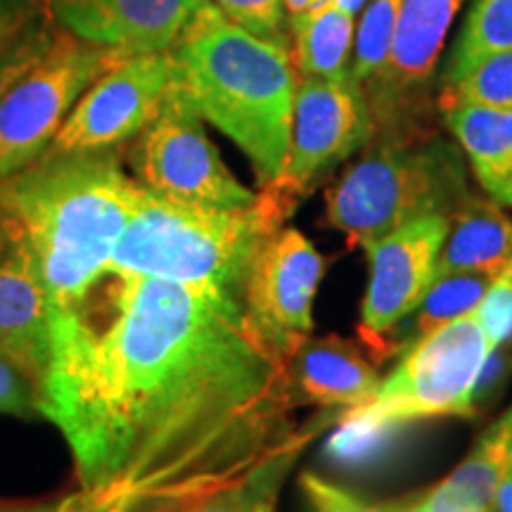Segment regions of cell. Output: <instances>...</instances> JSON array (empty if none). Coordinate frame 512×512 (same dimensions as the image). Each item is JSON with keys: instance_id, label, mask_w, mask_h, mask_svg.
<instances>
[{"instance_id": "obj_1", "label": "cell", "mask_w": 512, "mask_h": 512, "mask_svg": "<svg viewBox=\"0 0 512 512\" xmlns=\"http://www.w3.org/2000/svg\"><path fill=\"white\" fill-rule=\"evenodd\" d=\"M38 415L81 489L128 512H178L240 482L297 437L287 363L242 302L207 285L110 268L50 313Z\"/></svg>"}, {"instance_id": "obj_2", "label": "cell", "mask_w": 512, "mask_h": 512, "mask_svg": "<svg viewBox=\"0 0 512 512\" xmlns=\"http://www.w3.org/2000/svg\"><path fill=\"white\" fill-rule=\"evenodd\" d=\"M138 181L121 147L102 152L48 150L0 181V216L29 247L50 313L64 311L110 271L131 219Z\"/></svg>"}, {"instance_id": "obj_3", "label": "cell", "mask_w": 512, "mask_h": 512, "mask_svg": "<svg viewBox=\"0 0 512 512\" xmlns=\"http://www.w3.org/2000/svg\"><path fill=\"white\" fill-rule=\"evenodd\" d=\"M171 55L178 88L197 114L245 152L261 188L278 181L299 86L287 43L254 36L204 0Z\"/></svg>"}, {"instance_id": "obj_4", "label": "cell", "mask_w": 512, "mask_h": 512, "mask_svg": "<svg viewBox=\"0 0 512 512\" xmlns=\"http://www.w3.org/2000/svg\"><path fill=\"white\" fill-rule=\"evenodd\" d=\"M297 204L278 185H264L247 209H202L166 200L138 183L110 268L207 285L242 302L256 256L285 228Z\"/></svg>"}, {"instance_id": "obj_5", "label": "cell", "mask_w": 512, "mask_h": 512, "mask_svg": "<svg viewBox=\"0 0 512 512\" xmlns=\"http://www.w3.org/2000/svg\"><path fill=\"white\" fill-rule=\"evenodd\" d=\"M368 152L325 192V219L349 247L394 233L420 216H453L470 200L460 150L437 133L373 138Z\"/></svg>"}, {"instance_id": "obj_6", "label": "cell", "mask_w": 512, "mask_h": 512, "mask_svg": "<svg viewBox=\"0 0 512 512\" xmlns=\"http://www.w3.org/2000/svg\"><path fill=\"white\" fill-rule=\"evenodd\" d=\"M491 344L477 309L448 320L401 354V363L375 396L339 413L347 432H380L422 418H475L472 392Z\"/></svg>"}, {"instance_id": "obj_7", "label": "cell", "mask_w": 512, "mask_h": 512, "mask_svg": "<svg viewBox=\"0 0 512 512\" xmlns=\"http://www.w3.org/2000/svg\"><path fill=\"white\" fill-rule=\"evenodd\" d=\"M133 178L155 195L190 207L247 209L256 195L230 174L190 100L174 86L162 110L128 147Z\"/></svg>"}, {"instance_id": "obj_8", "label": "cell", "mask_w": 512, "mask_h": 512, "mask_svg": "<svg viewBox=\"0 0 512 512\" xmlns=\"http://www.w3.org/2000/svg\"><path fill=\"white\" fill-rule=\"evenodd\" d=\"M124 57L60 31L50 53L0 100V181L53 145L74 105Z\"/></svg>"}, {"instance_id": "obj_9", "label": "cell", "mask_w": 512, "mask_h": 512, "mask_svg": "<svg viewBox=\"0 0 512 512\" xmlns=\"http://www.w3.org/2000/svg\"><path fill=\"white\" fill-rule=\"evenodd\" d=\"M460 5L463 0H403L389 53L363 83L373 114V138L434 133L425 121L427 93Z\"/></svg>"}, {"instance_id": "obj_10", "label": "cell", "mask_w": 512, "mask_h": 512, "mask_svg": "<svg viewBox=\"0 0 512 512\" xmlns=\"http://www.w3.org/2000/svg\"><path fill=\"white\" fill-rule=\"evenodd\" d=\"M451 216H420L394 233L370 242L368 292L363 297L358 337L375 363L394 356V332L425 297L434 283Z\"/></svg>"}, {"instance_id": "obj_11", "label": "cell", "mask_w": 512, "mask_h": 512, "mask_svg": "<svg viewBox=\"0 0 512 512\" xmlns=\"http://www.w3.org/2000/svg\"><path fill=\"white\" fill-rule=\"evenodd\" d=\"M174 76L171 50L124 57L81 95L50 150L102 152L131 143L162 110Z\"/></svg>"}, {"instance_id": "obj_12", "label": "cell", "mask_w": 512, "mask_h": 512, "mask_svg": "<svg viewBox=\"0 0 512 512\" xmlns=\"http://www.w3.org/2000/svg\"><path fill=\"white\" fill-rule=\"evenodd\" d=\"M370 138L373 114L361 83L351 76L339 81L299 79L285 169L268 185H278L302 202L320 178L366 147Z\"/></svg>"}, {"instance_id": "obj_13", "label": "cell", "mask_w": 512, "mask_h": 512, "mask_svg": "<svg viewBox=\"0 0 512 512\" xmlns=\"http://www.w3.org/2000/svg\"><path fill=\"white\" fill-rule=\"evenodd\" d=\"M325 259L297 228H280L256 256L242 309L247 323L280 361L290 363L313 332V299Z\"/></svg>"}, {"instance_id": "obj_14", "label": "cell", "mask_w": 512, "mask_h": 512, "mask_svg": "<svg viewBox=\"0 0 512 512\" xmlns=\"http://www.w3.org/2000/svg\"><path fill=\"white\" fill-rule=\"evenodd\" d=\"M204 0H46L67 34L121 57L171 50Z\"/></svg>"}, {"instance_id": "obj_15", "label": "cell", "mask_w": 512, "mask_h": 512, "mask_svg": "<svg viewBox=\"0 0 512 512\" xmlns=\"http://www.w3.org/2000/svg\"><path fill=\"white\" fill-rule=\"evenodd\" d=\"M0 356L34 389L48 368V294L29 247L0 216Z\"/></svg>"}, {"instance_id": "obj_16", "label": "cell", "mask_w": 512, "mask_h": 512, "mask_svg": "<svg viewBox=\"0 0 512 512\" xmlns=\"http://www.w3.org/2000/svg\"><path fill=\"white\" fill-rule=\"evenodd\" d=\"M294 406L356 408L380 389V375L361 347L339 335L304 342L287 363Z\"/></svg>"}, {"instance_id": "obj_17", "label": "cell", "mask_w": 512, "mask_h": 512, "mask_svg": "<svg viewBox=\"0 0 512 512\" xmlns=\"http://www.w3.org/2000/svg\"><path fill=\"white\" fill-rule=\"evenodd\" d=\"M512 458V408L491 425L470 456L415 501L403 503L406 512H489L496 486Z\"/></svg>"}, {"instance_id": "obj_18", "label": "cell", "mask_w": 512, "mask_h": 512, "mask_svg": "<svg viewBox=\"0 0 512 512\" xmlns=\"http://www.w3.org/2000/svg\"><path fill=\"white\" fill-rule=\"evenodd\" d=\"M512 261V219L491 197L472 195L451 216L446 242L437 261V275L505 271Z\"/></svg>"}, {"instance_id": "obj_19", "label": "cell", "mask_w": 512, "mask_h": 512, "mask_svg": "<svg viewBox=\"0 0 512 512\" xmlns=\"http://www.w3.org/2000/svg\"><path fill=\"white\" fill-rule=\"evenodd\" d=\"M448 131L470 159L477 181L491 200H498L512 181V110L486 105H448Z\"/></svg>"}, {"instance_id": "obj_20", "label": "cell", "mask_w": 512, "mask_h": 512, "mask_svg": "<svg viewBox=\"0 0 512 512\" xmlns=\"http://www.w3.org/2000/svg\"><path fill=\"white\" fill-rule=\"evenodd\" d=\"M292 62L299 79H347L354 53V15L325 0L290 17Z\"/></svg>"}, {"instance_id": "obj_21", "label": "cell", "mask_w": 512, "mask_h": 512, "mask_svg": "<svg viewBox=\"0 0 512 512\" xmlns=\"http://www.w3.org/2000/svg\"><path fill=\"white\" fill-rule=\"evenodd\" d=\"M494 283V275L486 273H446L437 275L430 290L418 304V313L403 335L396 339V354H403L418 339L430 335L448 320L472 313Z\"/></svg>"}, {"instance_id": "obj_22", "label": "cell", "mask_w": 512, "mask_h": 512, "mask_svg": "<svg viewBox=\"0 0 512 512\" xmlns=\"http://www.w3.org/2000/svg\"><path fill=\"white\" fill-rule=\"evenodd\" d=\"M512 50V0H475L448 57L444 86L460 79L484 57Z\"/></svg>"}, {"instance_id": "obj_23", "label": "cell", "mask_w": 512, "mask_h": 512, "mask_svg": "<svg viewBox=\"0 0 512 512\" xmlns=\"http://www.w3.org/2000/svg\"><path fill=\"white\" fill-rule=\"evenodd\" d=\"M448 105H486L512 110V50L484 57L460 79L444 86L437 110Z\"/></svg>"}, {"instance_id": "obj_24", "label": "cell", "mask_w": 512, "mask_h": 512, "mask_svg": "<svg viewBox=\"0 0 512 512\" xmlns=\"http://www.w3.org/2000/svg\"><path fill=\"white\" fill-rule=\"evenodd\" d=\"M401 8L403 0H368L363 8L349 67V76L361 86L382 67L389 46H392Z\"/></svg>"}, {"instance_id": "obj_25", "label": "cell", "mask_w": 512, "mask_h": 512, "mask_svg": "<svg viewBox=\"0 0 512 512\" xmlns=\"http://www.w3.org/2000/svg\"><path fill=\"white\" fill-rule=\"evenodd\" d=\"M60 31L48 10H43L10 41L0 43V100L50 53Z\"/></svg>"}, {"instance_id": "obj_26", "label": "cell", "mask_w": 512, "mask_h": 512, "mask_svg": "<svg viewBox=\"0 0 512 512\" xmlns=\"http://www.w3.org/2000/svg\"><path fill=\"white\" fill-rule=\"evenodd\" d=\"M211 3L238 27L254 36L285 43V3L283 0H211Z\"/></svg>"}, {"instance_id": "obj_27", "label": "cell", "mask_w": 512, "mask_h": 512, "mask_svg": "<svg viewBox=\"0 0 512 512\" xmlns=\"http://www.w3.org/2000/svg\"><path fill=\"white\" fill-rule=\"evenodd\" d=\"M477 318L482 323L491 349L512 339V261L494 278L484 299L477 306Z\"/></svg>"}, {"instance_id": "obj_28", "label": "cell", "mask_w": 512, "mask_h": 512, "mask_svg": "<svg viewBox=\"0 0 512 512\" xmlns=\"http://www.w3.org/2000/svg\"><path fill=\"white\" fill-rule=\"evenodd\" d=\"M302 489L316 512H406V505L399 501L368 503L363 498L316 477L313 472H304L302 475Z\"/></svg>"}, {"instance_id": "obj_29", "label": "cell", "mask_w": 512, "mask_h": 512, "mask_svg": "<svg viewBox=\"0 0 512 512\" xmlns=\"http://www.w3.org/2000/svg\"><path fill=\"white\" fill-rule=\"evenodd\" d=\"M0 413L15 418H36V389L15 366L0 356Z\"/></svg>"}, {"instance_id": "obj_30", "label": "cell", "mask_w": 512, "mask_h": 512, "mask_svg": "<svg viewBox=\"0 0 512 512\" xmlns=\"http://www.w3.org/2000/svg\"><path fill=\"white\" fill-rule=\"evenodd\" d=\"M512 373V339L501 342L486 356L482 373L475 384V392H472V406L479 411L482 406H489V401L501 392Z\"/></svg>"}, {"instance_id": "obj_31", "label": "cell", "mask_w": 512, "mask_h": 512, "mask_svg": "<svg viewBox=\"0 0 512 512\" xmlns=\"http://www.w3.org/2000/svg\"><path fill=\"white\" fill-rule=\"evenodd\" d=\"M15 512H128L117 496L102 494V491L81 489L76 494L62 498V501L36 505V508H24Z\"/></svg>"}, {"instance_id": "obj_32", "label": "cell", "mask_w": 512, "mask_h": 512, "mask_svg": "<svg viewBox=\"0 0 512 512\" xmlns=\"http://www.w3.org/2000/svg\"><path fill=\"white\" fill-rule=\"evenodd\" d=\"M46 10V0H0V43L10 41Z\"/></svg>"}, {"instance_id": "obj_33", "label": "cell", "mask_w": 512, "mask_h": 512, "mask_svg": "<svg viewBox=\"0 0 512 512\" xmlns=\"http://www.w3.org/2000/svg\"><path fill=\"white\" fill-rule=\"evenodd\" d=\"M489 512H512V458L505 465L501 482L496 486L494 501H491Z\"/></svg>"}, {"instance_id": "obj_34", "label": "cell", "mask_w": 512, "mask_h": 512, "mask_svg": "<svg viewBox=\"0 0 512 512\" xmlns=\"http://www.w3.org/2000/svg\"><path fill=\"white\" fill-rule=\"evenodd\" d=\"M287 12H290V17L294 15H302V12L316 8V5L325 3V0H283Z\"/></svg>"}, {"instance_id": "obj_35", "label": "cell", "mask_w": 512, "mask_h": 512, "mask_svg": "<svg viewBox=\"0 0 512 512\" xmlns=\"http://www.w3.org/2000/svg\"><path fill=\"white\" fill-rule=\"evenodd\" d=\"M335 3L339 5V8H344V10L351 12V15L356 17V12H361L363 8H366L368 0H335Z\"/></svg>"}, {"instance_id": "obj_36", "label": "cell", "mask_w": 512, "mask_h": 512, "mask_svg": "<svg viewBox=\"0 0 512 512\" xmlns=\"http://www.w3.org/2000/svg\"><path fill=\"white\" fill-rule=\"evenodd\" d=\"M496 202H498V204H505V207H512V181H510L508 188H505V190L501 192V197H498Z\"/></svg>"}, {"instance_id": "obj_37", "label": "cell", "mask_w": 512, "mask_h": 512, "mask_svg": "<svg viewBox=\"0 0 512 512\" xmlns=\"http://www.w3.org/2000/svg\"><path fill=\"white\" fill-rule=\"evenodd\" d=\"M275 501H278V496H275V498H268V501L261 503L259 508H256L254 512H278V510H275Z\"/></svg>"}]
</instances>
